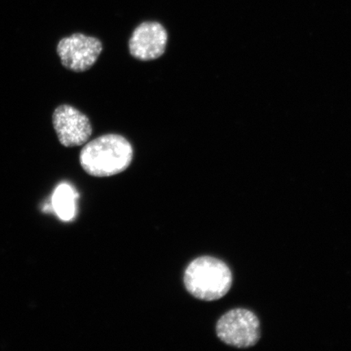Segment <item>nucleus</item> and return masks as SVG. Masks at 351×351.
<instances>
[{
	"instance_id": "f257e3e1",
	"label": "nucleus",
	"mask_w": 351,
	"mask_h": 351,
	"mask_svg": "<svg viewBox=\"0 0 351 351\" xmlns=\"http://www.w3.org/2000/svg\"><path fill=\"white\" fill-rule=\"evenodd\" d=\"M134 151L123 136L106 134L92 140L83 147L80 163L88 174L104 178L119 174L130 165Z\"/></svg>"
},
{
	"instance_id": "20e7f679",
	"label": "nucleus",
	"mask_w": 351,
	"mask_h": 351,
	"mask_svg": "<svg viewBox=\"0 0 351 351\" xmlns=\"http://www.w3.org/2000/svg\"><path fill=\"white\" fill-rule=\"evenodd\" d=\"M102 51L99 39L79 33L61 39L57 46V53L64 67L77 73L90 69Z\"/></svg>"
},
{
	"instance_id": "423d86ee",
	"label": "nucleus",
	"mask_w": 351,
	"mask_h": 351,
	"mask_svg": "<svg viewBox=\"0 0 351 351\" xmlns=\"http://www.w3.org/2000/svg\"><path fill=\"white\" fill-rule=\"evenodd\" d=\"M168 38V32L159 22H143L132 34L129 42L130 54L142 61L158 59L165 53Z\"/></svg>"
},
{
	"instance_id": "39448f33",
	"label": "nucleus",
	"mask_w": 351,
	"mask_h": 351,
	"mask_svg": "<svg viewBox=\"0 0 351 351\" xmlns=\"http://www.w3.org/2000/svg\"><path fill=\"white\" fill-rule=\"evenodd\" d=\"M53 125L59 141L66 147L81 146L92 134L89 118L69 105H60L55 110Z\"/></svg>"
},
{
	"instance_id": "0eeeda50",
	"label": "nucleus",
	"mask_w": 351,
	"mask_h": 351,
	"mask_svg": "<svg viewBox=\"0 0 351 351\" xmlns=\"http://www.w3.org/2000/svg\"><path fill=\"white\" fill-rule=\"evenodd\" d=\"M77 197L75 189L68 183H61L52 195L51 208L62 221H72L76 216Z\"/></svg>"
},
{
	"instance_id": "f03ea898",
	"label": "nucleus",
	"mask_w": 351,
	"mask_h": 351,
	"mask_svg": "<svg viewBox=\"0 0 351 351\" xmlns=\"http://www.w3.org/2000/svg\"><path fill=\"white\" fill-rule=\"evenodd\" d=\"M232 276L226 263L210 256L193 261L184 275L187 291L197 300L214 301L226 295L232 287Z\"/></svg>"
},
{
	"instance_id": "7ed1b4c3",
	"label": "nucleus",
	"mask_w": 351,
	"mask_h": 351,
	"mask_svg": "<svg viewBox=\"0 0 351 351\" xmlns=\"http://www.w3.org/2000/svg\"><path fill=\"white\" fill-rule=\"evenodd\" d=\"M217 335L227 345L237 348H252L261 339L260 322L252 311L234 309L219 319Z\"/></svg>"
}]
</instances>
